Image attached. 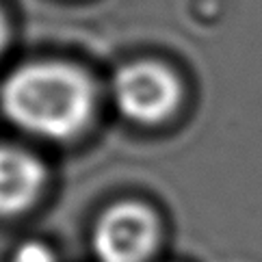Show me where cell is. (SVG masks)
<instances>
[{
  "label": "cell",
  "instance_id": "cell-1",
  "mask_svg": "<svg viewBox=\"0 0 262 262\" xmlns=\"http://www.w3.org/2000/svg\"><path fill=\"white\" fill-rule=\"evenodd\" d=\"M98 85L76 63L39 59L17 65L0 85V111L9 124L46 141H72L89 128Z\"/></svg>",
  "mask_w": 262,
  "mask_h": 262
},
{
  "label": "cell",
  "instance_id": "cell-2",
  "mask_svg": "<svg viewBox=\"0 0 262 262\" xmlns=\"http://www.w3.org/2000/svg\"><path fill=\"white\" fill-rule=\"evenodd\" d=\"M182 82L161 61L141 59L117 68L111 96L121 117L139 126H158L176 115L182 102Z\"/></svg>",
  "mask_w": 262,
  "mask_h": 262
},
{
  "label": "cell",
  "instance_id": "cell-3",
  "mask_svg": "<svg viewBox=\"0 0 262 262\" xmlns=\"http://www.w3.org/2000/svg\"><path fill=\"white\" fill-rule=\"evenodd\" d=\"M161 243V221L141 202H115L104 208L91 230L98 262H149Z\"/></svg>",
  "mask_w": 262,
  "mask_h": 262
},
{
  "label": "cell",
  "instance_id": "cell-4",
  "mask_svg": "<svg viewBox=\"0 0 262 262\" xmlns=\"http://www.w3.org/2000/svg\"><path fill=\"white\" fill-rule=\"evenodd\" d=\"M48 184V169L26 147L0 143V219L31 210Z\"/></svg>",
  "mask_w": 262,
  "mask_h": 262
},
{
  "label": "cell",
  "instance_id": "cell-5",
  "mask_svg": "<svg viewBox=\"0 0 262 262\" xmlns=\"http://www.w3.org/2000/svg\"><path fill=\"white\" fill-rule=\"evenodd\" d=\"M9 262H59L57 254L43 241H24L20 247L13 251Z\"/></svg>",
  "mask_w": 262,
  "mask_h": 262
},
{
  "label": "cell",
  "instance_id": "cell-6",
  "mask_svg": "<svg viewBox=\"0 0 262 262\" xmlns=\"http://www.w3.org/2000/svg\"><path fill=\"white\" fill-rule=\"evenodd\" d=\"M9 39H11V22H9V15L3 9V5H0V57L7 50Z\"/></svg>",
  "mask_w": 262,
  "mask_h": 262
}]
</instances>
